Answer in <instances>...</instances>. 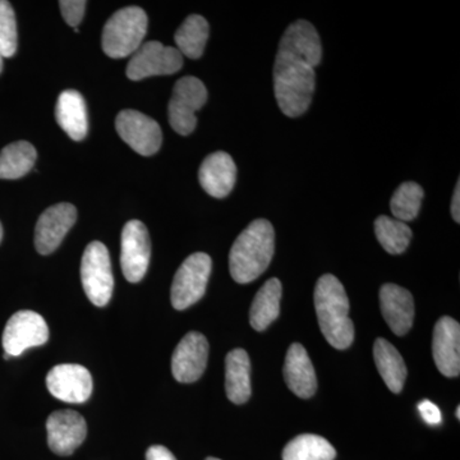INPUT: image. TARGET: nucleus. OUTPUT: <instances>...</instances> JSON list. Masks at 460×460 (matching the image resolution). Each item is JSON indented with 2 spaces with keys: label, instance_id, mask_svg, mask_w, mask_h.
Instances as JSON below:
<instances>
[{
  "label": "nucleus",
  "instance_id": "obj_27",
  "mask_svg": "<svg viewBox=\"0 0 460 460\" xmlns=\"http://www.w3.org/2000/svg\"><path fill=\"white\" fill-rule=\"evenodd\" d=\"M375 234L381 246L390 255H401L410 246L411 229L394 217L381 215L375 222Z\"/></svg>",
  "mask_w": 460,
  "mask_h": 460
},
{
  "label": "nucleus",
  "instance_id": "obj_14",
  "mask_svg": "<svg viewBox=\"0 0 460 460\" xmlns=\"http://www.w3.org/2000/svg\"><path fill=\"white\" fill-rule=\"evenodd\" d=\"M77 210L71 204L50 206L39 217L35 229V246L40 255H50L62 243L75 226Z\"/></svg>",
  "mask_w": 460,
  "mask_h": 460
},
{
  "label": "nucleus",
  "instance_id": "obj_24",
  "mask_svg": "<svg viewBox=\"0 0 460 460\" xmlns=\"http://www.w3.org/2000/svg\"><path fill=\"white\" fill-rule=\"evenodd\" d=\"M36 148L30 142L17 141L0 151V180H18L35 165Z\"/></svg>",
  "mask_w": 460,
  "mask_h": 460
},
{
  "label": "nucleus",
  "instance_id": "obj_8",
  "mask_svg": "<svg viewBox=\"0 0 460 460\" xmlns=\"http://www.w3.org/2000/svg\"><path fill=\"white\" fill-rule=\"evenodd\" d=\"M183 66V57L177 48L165 47L159 41L142 44L127 66L129 80L141 81L151 75L177 74Z\"/></svg>",
  "mask_w": 460,
  "mask_h": 460
},
{
  "label": "nucleus",
  "instance_id": "obj_10",
  "mask_svg": "<svg viewBox=\"0 0 460 460\" xmlns=\"http://www.w3.org/2000/svg\"><path fill=\"white\" fill-rule=\"evenodd\" d=\"M118 135L136 153L151 156L162 146L163 133L153 118L136 111H123L115 119Z\"/></svg>",
  "mask_w": 460,
  "mask_h": 460
},
{
  "label": "nucleus",
  "instance_id": "obj_15",
  "mask_svg": "<svg viewBox=\"0 0 460 460\" xmlns=\"http://www.w3.org/2000/svg\"><path fill=\"white\" fill-rule=\"evenodd\" d=\"M47 431L51 452L71 456L86 438V420L78 411H57L47 420Z\"/></svg>",
  "mask_w": 460,
  "mask_h": 460
},
{
  "label": "nucleus",
  "instance_id": "obj_29",
  "mask_svg": "<svg viewBox=\"0 0 460 460\" xmlns=\"http://www.w3.org/2000/svg\"><path fill=\"white\" fill-rule=\"evenodd\" d=\"M18 45L16 14L7 0H0V56L11 58Z\"/></svg>",
  "mask_w": 460,
  "mask_h": 460
},
{
  "label": "nucleus",
  "instance_id": "obj_16",
  "mask_svg": "<svg viewBox=\"0 0 460 460\" xmlns=\"http://www.w3.org/2000/svg\"><path fill=\"white\" fill-rule=\"evenodd\" d=\"M432 353L438 371L447 377H458L460 372V325L452 317H441L434 329Z\"/></svg>",
  "mask_w": 460,
  "mask_h": 460
},
{
  "label": "nucleus",
  "instance_id": "obj_3",
  "mask_svg": "<svg viewBox=\"0 0 460 460\" xmlns=\"http://www.w3.org/2000/svg\"><path fill=\"white\" fill-rule=\"evenodd\" d=\"M314 308L321 332L332 347L347 349L354 341L349 299L343 284L332 274L323 275L314 288Z\"/></svg>",
  "mask_w": 460,
  "mask_h": 460
},
{
  "label": "nucleus",
  "instance_id": "obj_31",
  "mask_svg": "<svg viewBox=\"0 0 460 460\" xmlns=\"http://www.w3.org/2000/svg\"><path fill=\"white\" fill-rule=\"evenodd\" d=\"M419 411L423 420L429 423V426H436L441 423V411L438 410V405L429 401H422L419 404Z\"/></svg>",
  "mask_w": 460,
  "mask_h": 460
},
{
  "label": "nucleus",
  "instance_id": "obj_7",
  "mask_svg": "<svg viewBox=\"0 0 460 460\" xmlns=\"http://www.w3.org/2000/svg\"><path fill=\"white\" fill-rule=\"evenodd\" d=\"M208 102V90L199 78L187 75L174 84L169 102V123L175 132L189 136L195 131L198 118L196 111Z\"/></svg>",
  "mask_w": 460,
  "mask_h": 460
},
{
  "label": "nucleus",
  "instance_id": "obj_25",
  "mask_svg": "<svg viewBox=\"0 0 460 460\" xmlns=\"http://www.w3.org/2000/svg\"><path fill=\"white\" fill-rule=\"evenodd\" d=\"M208 39V23L199 14H190L175 32L174 40L181 57L199 59Z\"/></svg>",
  "mask_w": 460,
  "mask_h": 460
},
{
  "label": "nucleus",
  "instance_id": "obj_20",
  "mask_svg": "<svg viewBox=\"0 0 460 460\" xmlns=\"http://www.w3.org/2000/svg\"><path fill=\"white\" fill-rule=\"evenodd\" d=\"M57 122L63 131L75 141H83L87 135L86 102L75 90H66L58 98L56 108Z\"/></svg>",
  "mask_w": 460,
  "mask_h": 460
},
{
  "label": "nucleus",
  "instance_id": "obj_22",
  "mask_svg": "<svg viewBox=\"0 0 460 460\" xmlns=\"http://www.w3.org/2000/svg\"><path fill=\"white\" fill-rule=\"evenodd\" d=\"M374 358L387 387L395 394H399L407 378V367L401 353L386 339L378 338L374 344Z\"/></svg>",
  "mask_w": 460,
  "mask_h": 460
},
{
  "label": "nucleus",
  "instance_id": "obj_17",
  "mask_svg": "<svg viewBox=\"0 0 460 460\" xmlns=\"http://www.w3.org/2000/svg\"><path fill=\"white\" fill-rule=\"evenodd\" d=\"M199 181L206 193L215 199H224L234 189L237 166L229 154L224 151L211 154L199 171Z\"/></svg>",
  "mask_w": 460,
  "mask_h": 460
},
{
  "label": "nucleus",
  "instance_id": "obj_28",
  "mask_svg": "<svg viewBox=\"0 0 460 460\" xmlns=\"http://www.w3.org/2000/svg\"><path fill=\"white\" fill-rule=\"evenodd\" d=\"M423 192L422 187L416 181H404L396 189L390 201V210L394 215V219L401 222H411L416 219L422 204Z\"/></svg>",
  "mask_w": 460,
  "mask_h": 460
},
{
  "label": "nucleus",
  "instance_id": "obj_21",
  "mask_svg": "<svg viewBox=\"0 0 460 460\" xmlns=\"http://www.w3.org/2000/svg\"><path fill=\"white\" fill-rule=\"evenodd\" d=\"M226 396L234 404H243L251 396V362L244 349H234L226 358Z\"/></svg>",
  "mask_w": 460,
  "mask_h": 460
},
{
  "label": "nucleus",
  "instance_id": "obj_12",
  "mask_svg": "<svg viewBox=\"0 0 460 460\" xmlns=\"http://www.w3.org/2000/svg\"><path fill=\"white\" fill-rule=\"evenodd\" d=\"M47 386L54 398L81 404L89 401L93 393V377L84 366L65 363L51 368L47 376Z\"/></svg>",
  "mask_w": 460,
  "mask_h": 460
},
{
  "label": "nucleus",
  "instance_id": "obj_30",
  "mask_svg": "<svg viewBox=\"0 0 460 460\" xmlns=\"http://www.w3.org/2000/svg\"><path fill=\"white\" fill-rule=\"evenodd\" d=\"M86 2L84 0H62L59 2L60 11H62L63 18L69 26L77 29L83 21L84 9H86Z\"/></svg>",
  "mask_w": 460,
  "mask_h": 460
},
{
  "label": "nucleus",
  "instance_id": "obj_36",
  "mask_svg": "<svg viewBox=\"0 0 460 460\" xmlns=\"http://www.w3.org/2000/svg\"><path fill=\"white\" fill-rule=\"evenodd\" d=\"M456 419L460 420V407L456 408Z\"/></svg>",
  "mask_w": 460,
  "mask_h": 460
},
{
  "label": "nucleus",
  "instance_id": "obj_19",
  "mask_svg": "<svg viewBox=\"0 0 460 460\" xmlns=\"http://www.w3.org/2000/svg\"><path fill=\"white\" fill-rule=\"evenodd\" d=\"M284 378L288 387L299 398L308 399L316 393V374L307 350L302 344H292L288 349L284 363Z\"/></svg>",
  "mask_w": 460,
  "mask_h": 460
},
{
  "label": "nucleus",
  "instance_id": "obj_9",
  "mask_svg": "<svg viewBox=\"0 0 460 460\" xmlns=\"http://www.w3.org/2000/svg\"><path fill=\"white\" fill-rule=\"evenodd\" d=\"M49 341L47 321L33 311H18L5 325L2 343L5 354L18 357L29 348L40 347Z\"/></svg>",
  "mask_w": 460,
  "mask_h": 460
},
{
  "label": "nucleus",
  "instance_id": "obj_6",
  "mask_svg": "<svg viewBox=\"0 0 460 460\" xmlns=\"http://www.w3.org/2000/svg\"><path fill=\"white\" fill-rule=\"evenodd\" d=\"M211 268L213 261L208 253H193L184 260L172 284L171 298L175 310H186L205 296Z\"/></svg>",
  "mask_w": 460,
  "mask_h": 460
},
{
  "label": "nucleus",
  "instance_id": "obj_13",
  "mask_svg": "<svg viewBox=\"0 0 460 460\" xmlns=\"http://www.w3.org/2000/svg\"><path fill=\"white\" fill-rule=\"evenodd\" d=\"M208 358V339L201 332H189L172 353V376L181 384L195 383L204 375Z\"/></svg>",
  "mask_w": 460,
  "mask_h": 460
},
{
  "label": "nucleus",
  "instance_id": "obj_11",
  "mask_svg": "<svg viewBox=\"0 0 460 460\" xmlns=\"http://www.w3.org/2000/svg\"><path fill=\"white\" fill-rule=\"evenodd\" d=\"M151 242L147 228L140 220H131L122 232L120 266L124 278L129 283L144 279L150 263Z\"/></svg>",
  "mask_w": 460,
  "mask_h": 460
},
{
  "label": "nucleus",
  "instance_id": "obj_32",
  "mask_svg": "<svg viewBox=\"0 0 460 460\" xmlns=\"http://www.w3.org/2000/svg\"><path fill=\"white\" fill-rule=\"evenodd\" d=\"M146 460H177L171 450L162 445H154L148 447Z\"/></svg>",
  "mask_w": 460,
  "mask_h": 460
},
{
  "label": "nucleus",
  "instance_id": "obj_37",
  "mask_svg": "<svg viewBox=\"0 0 460 460\" xmlns=\"http://www.w3.org/2000/svg\"><path fill=\"white\" fill-rule=\"evenodd\" d=\"M206 460H220V459H217V458H208Z\"/></svg>",
  "mask_w": 460,
  "mask_h": 460
},
{
  "label": "nucleus",
  "instance_id": "obj_2",
  "mask_svg": "<svg viewBox=\"0 0 460 460\" xmlns=\"http://www.w3.org/2000/svg\"><path fill=\"white\" fill-rule=\"evenodd\" d=\"M275 250V232L266 219L253 220L233 243L229 270L239 284L256 280L270 265Z\"/></svg>",
  "mask_w": 460,
  "mask_h": 460
},
{
  "label": "nucleus",
  "instance_id": "obj_4",
  "mask_svg": "<svg viewBox=\"0 0 460 460\" xmlns=\"http://www.w3.org/2000/svg\"><path fill=\"white\" fill-rule=\"evenodd\" d=\"M147 33V16L144 9L127 7L109 18L102 31V50L114 59L133 56Z\"/></svg>",
  "mask_w": 460,
  "mask_h": 460
},
{
  "label": "nucleus",
  "instance_id": "obj_26",
  "mask_svg": "<svg viewBox=\"0 0 460 460\" xmlns=\"http://www.w3.org/2000/svg\"><path fill=\"white\" fill-rule=\"evenodd\" d=\"M334 447L321 436L305 434L296 436L287 445L283 460H334Z\"/></svg>",
  "mask_w": 460,
  "mask_h": 460
},
{
  "label": "nucleus",
  "instance_id": "obj_35",
  "mask_svg": "<svg viewBox=\"0 0 460 460\" xmlns=\"http://www.w3.org/2000/svg\"><path fill=\"white\" fill-rule=\"evenodd\" d=\"M2 238H3V226H2V224H0V242H2Z\"/></svg>",
  "mask_w": 460,
  "mask_h": 460
},
{
  "label": "nucleus",
  "instance_id": "obj_33",
  "mask_svg": "<svg viewBox=\"0 0 460 460\" xmlns=\"http://www.w3.org/2000/svg\"><path fill=\"white\" fill-rule=\"evenodd\" d=\"M452 215L456 223H460V181L456 183L452 199Z\"/></svg>",
  "mask_w": 460,
  "mask_h": 460
},
{
  "label": "nucleus",
  "instance_id": "obj_23",
  "mask_svg": "<svg viewBox=\"0 0 460 460\" xmlns=\"http://www.w3.org/2000/svg\"><path fill=\"white\" fill-rule=\"evenodd\" d=\"M281 283L277 278L266 281L261 289L257 292L250 310L251 326L256 332H263L279 317Z\"/></svg>",
  "mask_w": 460,
  "mask_h": 460
},
{
  "label": "nucleus",
  "instance_id": "obj_1",
  "mask_svg": "<svg viewBox=\"0 0 460 460\" xmlns=\"http://www.w3.org/2000/svg\"><path fill=\"white\" fill-rule=\"evenodd\" d=\"M323 58L320 36L308 21H296L281 38L274 65V93L287 117L305 114L313 102L314 66Z\"/></svg>",
  "mask_w": 460,
  "mask_h": 460
},
{
  "label": "nucleus",
  "instance_id": "obj_5",
  "mask_svg": "<svg viewBox=\"0 0 460 460\" xmlns=\"http://www.w3.org/2000/svg\"><path fill=\"white\" fill-rule=\"evenodd\" d=\"M81 279L91 304L104 307L113 296L114 278L111 255L102 242H91L81 262Z\"/></svg>",
  "mask_w": 460,
  "mask_h": 460
},
{
  "label": "nucleus",
  "instance_id": "obj_18",
  "mask_svg": "<svg viewBox=\"0 0 460 460\" xmlns=\"http://www.w3.org/2000/svg\"><path fill=\"white\" fill-rule=\"evenodd\" d=\"M380 305L384 319L395 335L402 337L410 332L414 320V301L410 290L396 284H384Z\"/></svg>",
  "mask_w": 460,
  "mask_h": 460
},
{
  "label": "nucleus",
  "instance_id": "obj_34",
  "mask_svg": "<svg viewBox=\"0 0 460 460\" xmlns=\"http://www.w3.org/2000/svg\"><path fill=\"white\" fill-rule=\"evenodd\" d=\"M3 71V57L0 56V74H2Z\"/></svg>",
  "mask_w": 460,
  "mask_h": 460
}]
</instances>
